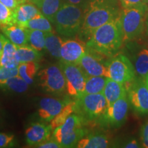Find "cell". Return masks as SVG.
Returning a JSON list of instances; mask_svg holds the SVG:
<instances>
[{
	"label": "cell",
	"instance_id": "6da1fadb",
	"mask_svg": "<svg viewBox=\"0 0 148 148\" xmlns=\"http://www.w3.org/2000/svg\"><path fill=\"white\" fill-rule=\"evenodd\" d=\"M120 12L117 0H89L84 8L83 23L77 34L79 38L87 40L96 29L119 17Z\"/></svg>",
	"mask_w": 148,
	"mask_h": 148
},
{
	"label": "cell",
	"instance_id": "7a4b0ae2",
	"mask_svg": "<svg viewBox=\"0 0 148 148\" xmlns=\"http://www.w3.org/2000/svg\"><path fill=\"white\" fill-rule=\"evenodd\" d=\"M123 42L119 16L96 29L87 40L86 45L99 54L112 57L119 51Z\"/></svg>",
	"mask_w": 148,
	"mask_h": 148
},
{
	"label": "cell",
	"instance_id": "3957f363",
	"mask_svg": "<svg viewBox=\"0 0 148 148\" xmlns=\"http://www.w3.org/2000/svg\"><path fill=\"white\" fill-rule=\"evenodd\" d=\"M147 13L148 5L146 4L122 9L119 19L123 42L127 43L141 36L145 30Z\"/></svg>",
	"mask_w": 148,
	"mask_h": 148
},
{
	"label": "cell",
	"instance_id": "277c9868",
	"mask_svg": "<svg viewBox=\"0 0 148 148\" xmlns=\"http://www.w3.org/2000/svg\"><path fill=\"white\" fill-rule=\"evenodd\" d=\"M84 9L64 3L56 14L53 24L59 34L73 37L78 34L84 19Z\"/></svg>",
	"mask_w": 148,
	"mask_h": 148
},
{
	"label": "cell",
	"instance_id": "5b68a950",
	"mask_svg": "<svg viewBox=\"0 0 148 148\" xmlns=\"http://www.w3.org/2000/svg\"><path fill=\"white\" fill-rule=\"evenodd\" d=\"M84 121L79 114H71L63 124L53 129V136L61 147H76L79 140L86 136L83 128Z\"/></svg>",
	"mask_w": 148,
	"mask_h": 148
},
{
	"label": "cell",
	"instance_id": "8992f818",
	"mask_svg": "<svg viewBox=\"0 0 148 148\" xmlns=\"http://www.w3.org/2000/svg\"><path fill=\"white\" fill-rule=\"evenodd\" d=\"M75 112L84 120L99 119L106 112L108 103L103 93L83 94L77 98Z\"/></svg>",
	"mask_w": 148,
	"mask_h": 148
},
{
	"label": "cell",
	"instance_id": "52a82bcc",
	"mask_svg": "<svg viewBox=\"0 0 148 148\" xmlns=\"http://www.w3.org/2000/svg\"><path fill=\"white\" fill-rule=\"evenodd\" d=\"M130 105L138 115L148 114V86L145 79L136 77L125 84Z\"/></svg>",
	"mask_w": 148,
	"mask_h": 148
},
{
	"label": "cell",
	"instance_id": "ba28073f",
	"mask_svg": "<svg viewBox=\"0 0 148 148\" xmlns=\"http://www.w3.org/2000/svg\"><path fill=\"white\" fill-rule=\"evenodd\" d=\"M109 78L127 84L136 77L133 63L126 56L116 54L107 63Z\"/></svg>",
	"mask_w": 148,
	"mask_h": 148
},
{
	"label": "cell",
	"instance_id": "9c48e42d",
	"mask_svg": "<svg viewBox=\"0 0 148 148\" xmlns=\"http://www.w3.org/2000/svg\"><path fill=\"white\" fill-rule=\"evenodd\" d=\"M59 65L65 77L68 94L76 99L82 95L84 93L87 75L77 64L68 63L60 60Z\"/></svg>",
	"mask_w": 148,
	"mask_h": 148
},
{
	"label": "cell",
	"instance_id": "30bf717a",
	"mask_svg": "<svg viewBox=\"0 0 148 148\" xmlns=\"http://www.w3.org/2000/svg\"><path fill=\"white\" fill-rule=\"evenodd\" d=\"M41 88L48 93L60 95L66 89V79L60 66H46L38 74Z\"/></svg>",
	"mask_w": 148,
	"mask_h": 148
},
{
	"label": "cell",
	"instance_id": "8fae6325",
	"mask_svg": "<svg viewBox=\"0 0 148 148\" xmlns=\"http://www.w3.org/2000/svg\"><path fill=\"white\" fill-rule=\"evenodd\" d=\"M129 107L130 102L127 95L120 98L108 105L105 113L99 119L101 123L114 128L121 127L126 121Z\"/></svg>",
	"mask_w": 148,
	"mask_h": 148
},
{
	"label": "cell",
	"instance_id": "7c38bea8",
	"mask_svg": "<svg viewBox=\"0 0 148 148\" xmlns=\"http://www.w3.org/2000/svg\"><path fill=\"white\" fill-rule=\"evenodd\" d=\"M127 44L137 76L145 79L148 73V45L140 37Z\"/></svg>",
	"mask_w": 148,
	"mask_h": 148
},
{
	"label": "cell",
	"instance_id": "4fadbf2b",
	"mask_svg": "<svg viewBox=\"0 0 148 148\" xmlns=\"http://www.w3.org/2000/svg\"><path fill=\"white\" fill-rule=\"evenodd\" d=\"M101 56L102 55L88 47L86 53L83 56L77 65L87 75L108 77L107 63H103L102 58H100Z\"/></svg>",
	"mask_w": 148,
	"mask_h": 148
},
{
	"label": "cell",
	"instance_id": "5bb4252c",
	"mask_svg": "<svg viewBox=\"0 0 148 148\" xmlns=\"http://www.w3.org/2000/svg\"><path fill=\"white\" fill-rule=\"evenodd\" d=\"M87 45L80 38L66 39L62 42L60 60L68 63L78 64L86 51Z\"/></svg>",
	"mask_w": 148,
	"mask_h": 148
},
{
	"label": "cell",
	"instance_id": "9a60e30c",
	"mask_svg": "<svg viewBox=\"0 0 148 148\" xmlns=\"http://www.w3.org/2000/svg\"><path fill=\"white\" fill-rule=\"evenodd\" d=\"M69 101L53 97L42 98L39 101L38 115L45 121H51Z\"/></svg>",
	"mask_w": 148,
	"mask_h": 148
},
{
	"label": "cell",
	"instance_id": "2e32d148",
	"mask_svg": "<svg viewBox=\"0 0 148 148\" xmlns=\"http://www.w3.org/2000/svg\"><path fill=\"white\" fill-rule=\"evenodd\" d=\"M52 130L50 125L44 123H33L25 130V140L30 146L36 147L39 144L43 143L51 138V130Z\"/></svg>",
	"mask_w": 148,
	"mask_h": 148
},
{
	"label": "cell",
	"instance_id": "e0dca14e",
	"mask_svg": "<svg viewBox=\"0 0 148 148\" xmlns=\"http://www.w3.org/2000/svg\"><path fill=\"white\" fill-rule=\"evenodd\" d=\"M8 40L16 45L21 46L27 45L28 42L27 28L16 23H11L0 27Z\"/></svg>",
	"mask_w": 148,
	"mask_h": 148
},
{
	"label": "cell",
	"instance_id": "ac0fdd59",
	"mask_svg": "<svg viewBox=\"0 0 148 148\" xmlns=\"http://www.w3.org/2000/svg\"><path fill=\"white\" fill-rule=\"evenodd\" d=\"M39 13L40 11L34 3H23L13 10V23L24 26L27 21Z\"/></svg>",
	"mask_w": 148,
	"mask_h": 148
},
{
	"label": "cell",
	"instance_id": "d6986e66",
	"mask_svg": "<svg viewBox=\"0 0 148 148\" xmlns=\"http://www.w3.org/2000/svg\"><path fill=\"white\" fill-rule=\"evenodd\" d=\"M110 140L108 135L97 132L88 134L81 138L76 147L78 148H105L110 147Z\"/></svg>",
	"mask_w": 148,
	"mask_h": 148
},
{
	"label": "cell",
	"instance_id": "ffe728a7",
	"mask_svg": "<svg viewBox=\"0 0 148 148\" xmlns=\"http://www.w3.org/2000/svg\"><path fill=\"white\" fill-rule=\"evenodd\" d=\"M103 94L106 97L108 105L111 104L120 98L127 95L126 86L124 84L108 77Z\"/></svg>",
	"mask_w": 148,
	"mask_h": 148
},
{
	"label": "cell",
	"instance_id": "44dd1931",
	"mask_svg": "<svg viewBox=\"0 0 148 148\" xmlns=\"http://www.w3.org/2000/svg\"><path fill=\"white\" fill-rule=\"evenodd\" d=\"M16 58V45L6 39L0 56V66L12 68L18 66Z\"/></svg>",
	"mask_w": 148,
	"mask_h": 148
},
{
	"label": "cell",
	"instance_id": "7402d4cb",
	"mask_svg": "<svg viewBox=\"0 0 148 148\" xmlns=\"http://www.w3.org/2000/svg\"><path fill=\"white\" fill-rule=\"evenodd\" d=\"M63 3V0H41L36 6L40 12L52 23L56 14Z\"/></svg>",
	"mask_w": 148,
	"mask_h": 148
},
{
	"label": "cell",
	"instance_id": "603a6c76",
	"mask_svg": "<svg viewBox=\"0 0 148 148\" xmlns=\"http://www.w3.org/2000/svg\"><path fill=\"white\" fill-rule=\"evenodd\" d=\"M42 57L40 51L36 50L32 46L27 45L16 46V58L18 63L29 62H38Z\"/></svg>",
	"mask_w": 148,
	"mask_h": 148
},
{
	"label": "cell",
	"instance_id": "cb8c5ba5",
	"mask_svg": "<svg viewBox=\"0 0 148 148\" xmlns=\"http://www.w3.org/2000/svg\"><path fill=\"white\" fill-rule=\"evenodd\" d=\"M108 77L87 75L84 94L103 93Z\"/></svg>",
	"mask_w": 148,
	"mask_h": 148
},
{
	"label": "cell",
	"instance_id": "d4e9b609",
	"mask_svg": "<svg viewBox=\"0 0 148 148\" xmlns=\"http://www.w3.org/2000/svg\"><path fill=\"white\" fill-rule=\"evenodd\" d=\"M63 39L53 32H45V48L55 58H60L61 47Z\"/></svg>",
	"mask_w": 148,
	"mask_h": 148
},
{
	"label": "cell",
	"instance_id": "484cf974",
	"mask_svg": "<svg viewBox=\"0 0 148 148\" xmlns=\"http://www.w3.org/2000/svg\"><path fill=\"white\" fill-rule=\"evenodd\" d=\"M23 27L27 29H37L45 32H53L51 22L41 12L27 21Z\"/></svg>",
	"mask_w": 148,
	"mask_h": 148
},
{
	"label": "cell",
	"instance_id": "4316f807",
	"mask_svg": "<svg viewBox=\"0 0 148 148\" xmlns=\"http://www.w3.org/2000/svg\"><path fill=\"white\" fill-rule=\"evenodd\" d=\"M38 64L36 62H29L20 63L18 66V75L21 76L29 85L34 82V77L38 69Z\"/></svg>",
	"mask_w": 148,
	"mask_h": 148
},
{
	"label": "cell",
	"instance_id": "83f0119b",
	"mask_svg": "<svg viewBox=\"0 0 148 148\" xmlns=\"http://www.w3.org/2000/svg\"><path fill=\"white\" fill-rule=\"evenodd\" d=\"M75 108H76L75 101H71V102L69 101L67 104H66L62 110L50 121V125L52 130L63 124L66 119L73 112H75Z\"/></svg>",
	"mask_w": 148,
	"mask_h": 148
},
{
	"label": "cell",
	"instance_id": "f1b7e54d",
	"mask_svg": "<svg viewBox=\"0 0 148 148\" xmlns=\"http://www.w3.org/2000/svg\"><path fill=\"white\" fill-rule=\"evenodd\" d=\"M27 33L30 45L41 52L45 48V32L37 29H27Z\"/></svg>",
	"mask_w": 148,
	"mask_h": 148
},
{
	"label": "cell",
	"instance_id": "f546056e",
	"mask_svg": "<svg viewBox=\"0 0 148 148\" xmlns=\"http://www.w3.org/2000/svg\"><path fill=\"white\" fill-rule=\"evenodd\" d=\"M28 85L29 84L21 76L18 75L7 79L0 86H2L3 87L13 92L21 93V92L26 91L28 88Z\"/></svg>",
	"mask_w": 148,
	"mask_h": 148
},
{
	"label": "cell",
	"instance_id": "4dcf8cb0",
	"mask_svg": "<svg viewBox=\"0 0 148 148\" xmlns=\"http://www.w3.org/2000/svg\"><path fill=\"white\" fill-rule=\"evenodd\" d=\"M13 23V11L0 1V27Z\"/></svg>",
	"mask_w": 148,
	"mask_h": 148
},
{
	"label": "cell",
	"instance_id": "1f68e13d",
	"mask_svg": "<svg viewBox=\"0 0 148 148\" xmlns=\"http://www.w3.org/2000/svg\"><path fill=\"white\" fill-rule=\"evenodd\" d=\"M18 75V70L17 67H5L0 66V85L3 84L7 79L11 77L16 76Z\"/></svg>",
	"mask_w": 148,
	"mask_h": 148
},
{
	"label": "cell",
	"instance_id": "d6a6232c",
	"mask_svg": "<svg viewBox=\"0 0 148 148\" xmlns=\"http://www.w3.org/2000/svg\"><path fill=\"white\" fill-rule=\"evenodd\" d=\"M140 142L141 143L142 147L148 148V120L140 127Z\"/></svg>",
	"mask_w": 148,
	"mask_h": 148
},
{
	"label": "cell",
	"instance_id": "836d02e7",
	"mask_svg": "<svg viewBox=\"0 0 148 148\" xmlns=\"http://www.w3.org/2000/svg\"><path fill=\"white\" fill-rule=\"evenodd\" d=\"M14 138V135L0 132V148L12 147L13 145Z\"/></svg>",
	"mask_w": 148,
	"mask_h": 148
},
{
	"label": "cell",
	"instance_id": "e575fe53",
	"mask_svg": "<svg viewBox=\"0 0 148 148\" xmlns=\"http://www.w3.org/2000/svg\"><path fill=\"white\" fill-rule=\"evenodd\" d=\"M122 8H131L146 4L145 0H119ZM147 5V4H146Z\"/></svg>",
	"mask_w": 148,
	"mask_h": 148
},
{
	"label": "cell",
	"instance_id": "d590c367",
	"mask_svg": "<svg viewBox=\"0 0 148 148\" xmlns=\"http://www.w3.org/2000/svg\"><path fill=\"white\" fill-rule=\"evenodd\" d=\"M36 147L40 148H60L61 146L58 141L55 139L54 137L50 138L49 140H46L43 143L39 144Z\"/></svg>",
	"mask_w": 148,
	"mask_h": 148
},
{
	"label": "cell",
	"instance_id": "8d00e7d4",
	"mask_svg": "<svg viewBox=\"0 0 148 148\" xmlns=\"http://www.w3.org/2000/svg\"><path fill=\"white\" fill-rule=\"evenodd\" d=\"M5 6L13 11L16 7L22 4V3L27 2V0H0Z\"/></svg>",
	"mask_w": 148,
	"mask_h": 148
},
{
	"label": "cell",
	"instance_id": "74e56055",
	"mask_svg": "<svg viewBox=\"0 0 148 148\" xmlns=\"http://www.w3.org/2000/svg\"><path fill=\"white\" fill-rule=\"evenodd\" d=\"M122 147L125 148H138L142 147V145L140 142L138 141L137 139L134 138H131L130 139L127 140Z\"/></svg>",
	"mask_w": 148,
	"mask_h": 148
},
{
	"label": "cell",
	"instance_id": "f35d334b",
	"mask_svg": "<svg viewBox=\"0 0 148 148\" xmlns=\"http://www.w3.org/2000/svg\"><path fill=\"white\" fill-rule=\"evenodd\" d=\"M64 2L69 4L77 5V6L81 7L83 9L86 8L89 0H63Z\"/></svg>",
	"mask_w": 148,
	"mask_h": 148
},
{
	"label": "cell",
	"instance_id": "ab89813d",
	"mask_svg": "<svg viewBox=\"0 0 148 148\" xmlns=\"http://www.w3.org/2000/svg\"><path fill=\"white\" fill-rule=\"evenodd\" d=\"M7 38H5L4 36H3L2 34H0V53H1V51H2L3 45H4L5 40H6Z\"/></svg>",
	"mask_w": 148,
	"mask_h": 148
},
{
	"label": "cell",
	"instance_id": "60d3db41",
	"mask_svg": "<svg viewBox=\"0 0 148 148\" xmlns=\"http://www.w3.org/2000/svg\"><path fill=\"white\" fill-rule=\"evenodd\" d=\"M145 32L146 35L148 37V13L147 14V17H146V21H145Z\"/></svg>",
	"mask_w": 148,
	"mask_h": 148
},
{
	"label": "cell",
	"instance_id": "b9f144b4",
	"mask_svg": "<svg viewBox=\"0 0 148 148\" xmlns=\"http://www.w3.org/2000/svg\"><path fill=\"white\" fill-rule=\"evenodd\" d=\"M31 1H32V2L33 3H34L35 5H37L38 4V3H40V1H41V0H30Z\"/></svg>",
	"mask_w": 148,
	"mask_h": 148
},
{
	"label": "cell",
	"instance_id": "7bdbcfd3",
	"mask_svg": "<svg viewBox=\"0 0 148 148\" xmlns=\"http://www.w3.org/2000/svg\"><path fill=\"white\" fill-rule=\"evenodd\" d=\"M145 81L146 84H147V85L148 86V73L147 74V75H146L145 77Z\"/></svg>",
	"mask_w": 148,
	"mask_h": 148
},
{
	"label": "cell",
	"instance_id": "ee69618b",
	"mask_svg": "<svg viewBox=\"0 0 148 148\" xmlns=\"http://www.w3.org/2000/svg\"><path fill=\"white\" fill-rule=\"evenodd\" d=\"M145 2L146 4L148 5V0H145Z\"/></svg>",
	"mask_w": 148,
	"mask_h": 148
},
{
	"label": "cell",
	"instance_id": "f6af8a7d",
	"mask_svg": "<svg viewBox=\"0 0 148 148\" xmlns=\"http://www.w3.org/2000/svg\"><path fill=\"white\" fill-rule=\"evenodd\" d=\"M0 56H1V53H0Z\"/></svg>",
	"mask_w": 148,
	"mask_h": 148
}]
</instances>
